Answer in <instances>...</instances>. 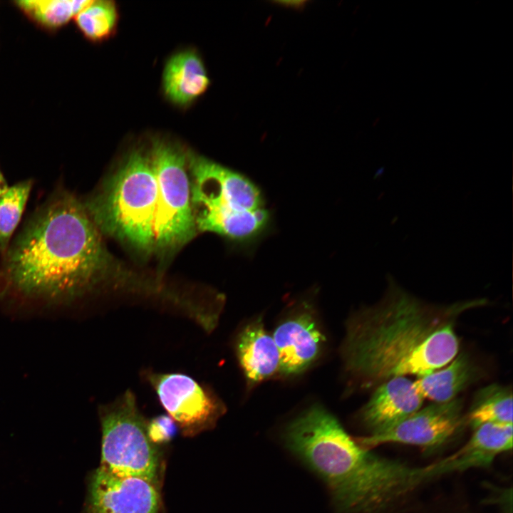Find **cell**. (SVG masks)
Listing matches in <instances>:
<instances>
[{"label": "cell", "mask_w": 513, "mask_h": 513, "mask_svg": "<svg viewBox=\"0 0 513 513\" xmlns=\"http://www.w3.org/2000/svg\"><path fill=\"white\" fill-rule=\"evenodd\" d=\"M177 428L174 420L165 415L155 417L147 424L148 436L157 445L170 440Z\"/></svg>", "instance_id": "cell-20"}, {"label": "cell", "mask_w": 513, "mask_h": 513, "mask_svg": "<svg viewBox=\"0 0 513 513\" xmlns=\"http://www.w3.org/2000/svg\"><path fill=\"white\" fill-rule=\"evenodd\" d=\"M187 156L197 230L242 247L255 244L271 223L261 190L245 175L204 156L192 151Z\"/></svg>", "instance_id": "cell-4"}, {"label": "cell", "mask_w": 513, "mask_h": 513, "mask_svg": "<svg viewBox=\"0 0 513 513\" xmlns=\"http://www.w3.org/2000/svg\"><path fill=\"white\" fill-rule=\"evenodd\" d=\"M467 306L433 308L393 289L349 325L344 345L348 370L369 383L407 375L418 378L457 355V315Z\"/></svg>", "instance_id": "cell-2"}, {"label": "cell", "mask_w": 513, "mask_h": 513, "mask_svg": "<svg viewBox=\"0 0 513 513\" xmlns=\"http://www.w3.org/2000/svg\"><path fill=\"white\" fill-rule=\"evenodd\" d=\"M89 0H23L16 4L28 16L48 28L67 23L87 6Z\"/></svg>", "instance_id": "cell-19"}, {"label": "cell", "mask_w": 513, "mask_h": 513, "mask_svg": "<svg viewBox=\"0 0 513 513\" xmlns=\"http://www.w3.org/2000/svg\"><path fill=\"white\" fill-rule=\"evenodd\" d=\"M423 400L413 382L404 376L394 377L381 383L374 391L361 418L370 435L379 434L420 410Z\"/></svg>", "instance_id": "cell-12"}, {"label": "cell", "mask_w": 513, "mask_h": 513, "mask_svg": "<svg viewBox=\"0 0 513 513\" xmlns=\"http://www.w3.org/2000/svg\"><path fill=\"white\" fill-rule=\"evenodd\" d=\"M9 188L6 181L0 170V197Z\"/></svg>", "instance_id": "cell-22"}, {"label": "cell", "mask_w": 513, "mask_h": 513, "mask_svg": "<svg viewBox=\"0 0 513 513\" xmlns=\"http://www.w3.org/2000/svg\"><path fill=\"white\" fill-rule=\"evenodd\" d=\"M149 376L161 405L185 436L212 428L222 414V405L191 377L182 373Z\"/></svg>", "instance_id": "cell-9"}, {"label": "cell", "mask_w": 513, "mask_h": 513, "mask_svg": "<svg viewBox=\"0 0 513 513\" xmlns=\"http://www.w3.org/2000/svg\"><path fill=\"white\" fill-rule=\"evenodd\" d=\"M33 181L26 180L9 187L0 197V252L4 255L11 237L19 224L32 189Z\"/></svg>", "instance_id": "cell-18"}, {"label": "cell", "mask_w": 513, "mask_h": 513, "mask_svg": "<svg viewBox=\"0 0 513 513\" xmlns=\"http://www.w3.org/2000/svg\"><path fill=\"white\" fill-rule=\"evenodd\" d=\"M284 433L289 449L328 487L337 513H393L423 484L420 466L373 454L321 407L303 413Z\"/></svg>", "instance_id": "cell-3"}, {"label": "cell", "mask_w": 513, "mask_h": 513, "mask_svg": "<svg viewBox=\"0 0 513 513\" xmlns=\"http://www.w3.org/2000/svg\"><path fill=\"white\" fill-rule=\"evenodd\" d=\"M119 19L118 6L110 0L91 1L76 16V23L86 38L95 42L110 38Z\"/></svg>", "instance_id": "cell-17"}, {"label": "cell", "mask_w": 513, "mask_h": 513, "mask_svg": "<svg viewBox=\"0 0 513 513\" xmlns=\"http://www.w3.org/2000/svg\"><path fill=\"white\" fill-rule=\"evenodd\" d=\"M5 256L6 274L22 294L75 299L107 276L110 259L83 204L60 191L24 224Z\"/></svg>", "instance_id": "cell-1"}, {"label": "cell", "mask_w": 513, "mask_h": 513, "mask_svg": "<svg viewBox=\"0 0 513 513\" xmlns=\"http://www.w3.org/2000/svg\"><path fill=\"white\" fill-rule=\"evenodd\" d=\"M277 3L279 4H281V6L295 7L297 9L299 7L301 8L303 6V4L306 3V1H278Z\"/></svg>", "instance_id": "cell-21"}, {"label": "cell", "mask_w": 513, "mask_h": 513, "mask_svg": "<svg viewBox=\"0 0 513 513\" xmlns=\"http://www.w3.org/2000/svg\"><path fill=\"white\" fill-rule=\"evenodd\" d=\"M102 430L100 467L126 477L145 480L161 487L165 460L159 445L147 433L134 394L127 390L99 410Z\"/></svg>", "instance_id": "cell-6"}, {"label": "cell", "mask_w": 513, "mask_h": 513, "mask_svg": "<svg viewBox=\"0 0 513 513\" xmlns=\"http://www.w3.org/2000/svg\"><path fill=\"white\" fill-rule=\"evenodd\" d=\"M237 353L248 380L259 382L280 371V356L273 336L261 321L247 325L239 333Z\"/></svg>", "instance_id": "cell-14"}, {"label": "cell", "mask_w": 513, "mask_h": 513, "mask_svg": "<svg viewBox=\"0 0 513 513\" xmlns=\"http://www.w3.org/2000/svg\"><path fill=\"white\" fill-rule=\"evenodd\" d=\"M462 409V401L457 398L433 403L388 430L358 438L356 442L367 450L393 442L418 446L431 452L447 442L465 422Z\"/></svg>", "instance_id": "cell-8"}, {"label": "cell", "mask_w": 513, "mask_h": 513, "mask_svg": "<svg viewBox=\"0 0 513 513\" xmlns=\"http://www.w3.org/2000/svg\"><path fill=\"white\" fill-rule=\"evenodd\" d=\"M477 370L465 354L457 355L442 367L413 382L418 393L433 403H445L467 388L477 376Z\"/></svg>", "instance_id": "cell-15"}, {"label": "cell", "mask_w": 513, "mask_h": 513, "mask_svg": "<svg viewBox=\"0 0 513 513\" xmlns=\"http://www.w3.org/2000/svg\"><path fill=\"white\" fill-rule=\"evenodd\" d=\"M158 189L149 150L128 153L102 190L83 206L99 232L137 250L155 252Z\"/></svg>", "instance_id": "cell-5"}, {"label": "cell", "mask_w": 513, "mask_h": 513, "mask_svg": "<svg viewBox=\"0 0 513 513\" xmlns=\"http://www.w3.org/2000/svg\"><path fill=\"white\" fill-rule=\"evenodd\" d=\"M84 513H165L161 487L99 467L88 479Z\"/></svg>", "instance_id": "cell-10"}, {"label": "cell", "mask_w": 513, "mask_h": 513, "mask_svg": "<svg viewBox=\"0 0 513 513\" xmlns=\"http://www.w3.org/2000/svg\"><path fill=\"white\" fill-rule=\"evenodd\" d=\"M273 338L280 356V371L284 375L300 373L321 354L325 338L312 314L304 310L282 321Z\"/></svg>", "instance_id": "cell-11"}, {"label": "cell", "mask_w": 513, "mask_h": 513, "mask_svg": "<svg viewBox=\"0 0 513 513\" xmlns=\"http://www.w3.org/2000/svg\"><path fill=\"white\" fill-rule=\"evenodd\" d=\"M512 393L497 384L484 387L476 395L465 422L474 430L485 423L512 425Z\"/></svg>", "instance_id": "cell-16"}, {"label": "cell", "mask_w": 513, "mask_h": 513, "mask_svg": "<svg viewBox=\"0 0 513 513\" xmlns=\"http://www.w3.org/2000/svg\"><path fill=\"white\" fill-rule=\"evenodd\" d=\"M148 150L158 189L155 252L173 251L192 239L197 230L187 151L162 138L153 139Z\"/></svg>", "instance_id": "cell-7"}, {"label": "cell", "mask_w": 513, "mask_h": 513, "mask_svg": "<svg viewBox=\"0 0 513 513\" xmlns=\"http://www.w3.org/2000/svg\"><path fill=\"white\" fill-rule=\"evenodd\" d=\"M162 85L165 96L171 103L187 107L205 93L210 80L198 53L186 49L175 53L167 61Z\"/></svg>", "instance_id": "cell-13"}]
</instances>
